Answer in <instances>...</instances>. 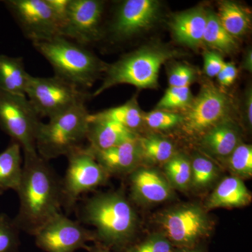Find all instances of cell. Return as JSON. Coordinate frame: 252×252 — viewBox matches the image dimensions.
<instances>
[{
	"label": "cell",
	"mask_w": 252,
	"mask_h": 252,
	"mask_svg": "<svg viewBox=\"0 0 252 252\" xmlns=\"http://www.w3.org/2000/svg\"><path fill=\"white\" fill-rule=\"evenodd\" d=\"M16 192L20 206L14 220L21 231L34 236L46 222L61 213V182L37 152L24 154L22 179Z\"/></svg>",
	"instance_id": "1"
},
{
	"label": "cell",
	"mask_w": 252,
	"mask_h": 252,
	"mask_svg": "<svg viewBox=\"0 0 252 252\" xmlns=\"http://www.w3.org/2000/svg\"><path fill=\"white\" fill-rule=\"evenodd\" d=\"M81 219L94 227L96 243L108 249L128 245L138 223L133 207L120 190L91 197L82 207Z\"/></svg>",
	"instance_id": "2"
},
{
	"label": "cell",
	"mask_w": 252,
	"mask_h": 252,
	"mask_svg": "<svg viewBox=\"0 0 252 252\" xmlns=\"http://www.w3.org/2000/svg\"><path fill=\"white\" fill-rule=\"evenodd\" d=\"M32 44L51 64L55 76L81 90L91 88L108 65L85 46L63 36Z\"/></svg>",
	"instance_id": "3"
},
{
	"label": "cell",
	"mask_w": 252,
	"mask_h": 252,
	"mask_svg": "<svg viewBox=\"0 0 252 252\" xmlns=\"http://www.w3.org/2000/svg\"><path fill=\"white\" fill-rule=\"evenodd\" d=\"M179 54L178 51L170 47L152 45L126 55L107 65L103 81L94 91V96L121 84H129L139 89H155L158 85L160 68Z\"/></svg>",
	"instance_id": "4"
},
{
	"label": "cell",
	"mask_w": 252,
	"mask_h": 252,
	"mask_svg": "<svg viewBox=\"0 0 252 252\" xmlns=\"http://www.w3.org/2000/svg\"><path fill=\"white\" fill-rule=\"evenodd\" d=\"M89 113L85 103H81L40 122L36 135V152L44 160L67 156L82 147L86 139Z\"/></svg>",
	"instance_id": "5"
},
{
	"label": "cell",
	"mask_w": 252,
	"mask_h": 252,
	"mask_svg": "<svg viewBox=\"0 0 252 252\" xmlns=\"http://www.w3.org/2000/svg\"><path fill=\"white\" fill-rule=\"evenodd\" d=\"M161 233L178 248H196L211 234L213 221L198 204L188 203L167 209L157 215Z\"/></svg>",
	"instance_id": "6"
},
{
	"label": "cell",
	"mask_w": 252,
	"mask_h": 252,
	"mask_svg": "<svg viewBox=\"0 0 252 252\" xmlns=\"http://www.w3.org/2000/svg\"><path fill=\"white\" fill-rule=\"evenodd\" d=\"M26 97L39 117H47L49 119L78 104L86 103L87 94L84 90L56 76H31L26 90Z\"/></svg>",
	"instance_id": "7"
},
{
	"label": "cell",
	"mask_w": 252,
	"mask_h": 252,
	"mask_svg": "<svg viewBox=\"0 0 252 252\" xmlns=\"http://www.w3.org/2000/svg\"><path fill=\"white\" fill-rule=\"evenodd\" d=\"M40 122L26 95L0 90V126L12 141L21 145L23 153L36 152V131Z\"/></svg>",
	"instance_id": "8"
},
{
	"label": "cell",
	"mask_w": 252,
	"mask_h": 252,
	"mask_svg": "<svg viewBox=\"0 0 252 252\" xmlns=\"http://www.w3.org/2000/svg\"><path fill=\"white\" fill-rule=\"evenodd\" d=\"M67 157V168L61 187L63 206L70 209L82 194L104 185L109 175L94 158L89 147H81Z\"/></svg>",
	"instance_id": "9"
},
{
	"label": "cell",
	"mask_w": 252,
	"mask_h": 252,
	"mask_svg": "<svg viewBox=\"0 0 252 252\" xmlns=\"http://www.w3.org/2000/svg\"><path fill=\"white\" fill-rule=\"evenodd\" d=\"M6 4L23 34L32 42L62 36V23L48 0H10Z\"/></svg>",
	"instance_id": "10"
},
{
	"label": "cell",
	"mask_w": 252,
	"mask_h": 252,
	"mask_svg": "<svg viewBox=\"0 0 252 252\" xmlns=\"http://www.w3.org/2000/svg\"><path fill=\"white\" fill-rule=\"evenodd\" d=\"M188 107L182 115V129L188 135H200L226 120L230 101L216 86L207 83Z\"/></svg>",
	"instance_id": "11"
},
{
	"label": "cell",
	"mask_w": 252,
	"mask_h": 252,
	"mask_svg": "<svg viewBox=\"0 0 252 252\" xmlns=\"http://www.w3.org/2000/svg\"><path fill=\"white\" fill-rule=\"evenodd\" d=\"M35 243L46 252H74L87 250L88 243H96L94 231L61 213L51 219L34 235Z\"/></svg>",
	"instance_id": "12"
},
{
	"label": "cell",
	"mask_w": 252,
	"mask_h": 252,
	"mask_svg": "<svg viewBox=\"0 0 252 252\" xmlns=\"http://www.w3.org/2000/svg\"><path fill=\"white\" fill-rule=\"evenodd\" d=\"M104 2L99 0H69L67 18L61 36L84 46L104 36Z\"/></svg>",
	"instance_id": "13"
},
{
	"label": "cell",
	"mask_w": 252,
	"mask_h": 252,
	"mask_svg": "<svg viewBox=\"0 0 252 252\" xmlns=\"http://www.w3.org/2000/svg\"><path fill=\"white\" fill-rule=\"evenodd\" d=\"M159 10L160 3L156 0L123 1L109 26L110 37L114 41H124L148 29L157 21Z\"/></svg>",
	"instance_id": "14"
},
{
	"label": "cell",
	"mask_w": 252,
	"mask_h": 252,
	"mask_svg": "<svg viewBox=\"0 0 252 252\" xmlns=\"http://www.w3.org/2000/svg\"><path fill=\"white\" fill-rule=\"evenodd\" d=\"M130 183L131 198L137 203H160L173 195L166 177L156 169L137 167L130 173Z\"/></svg>",
	"instance_id": "15"
},
{
	"label": "cell",
	"mask_w": 252,
	"mask_h": 252,
	"mask_svg": "<svg viewBox=\"0 0 252 252\" xmlns=\"http://www.w3.org/2000/svg\"><path fill=\"white\" fill-rule=\"evenodd\" d=\"M86 139L90 142L91 149L104 150L138 138L134 131L94 114H89L88 118Z\"/></svg>",
	"instance_id": "16"
},
{
	"label": "cell",
	"mask_w": 252,
	"mask_h": 252,
	"mask_svg": "<svg viewBox=\"0 0 252 252\" xmlns=\"http://www.w3.org/2000/svg\"><path fill=\"white\" fill-rule=\"evenodd\" d=\"M89 148L109 175L131 173L142 161L138 139L104 150Z\"/></svg>",
	"instance_id": "17"
},
{
	"label": "cell",
	"mask_w": 252,
	"mask_h": 252,
	"mask_svg": "<svg viewBox=\"0 0 252 252\" xmlns=\"http://www.w3.org/2000/svg\"><path fill=\"white\" fill-rule=\"evenodd\" d=\"M207 12L195 8L175 15L170 27L176 40L185 45L195 47L203 42L206 27Z\"/></svg>",
	"instance_id": "18"
},
{
	"label": "cell",
	"mask_w": 252,
	"mask_h": 252,
	"mask_svg": "<svg viewBox=\"0 0 252 252\" xmlns=\"http://www.w3.org/2000/svg\"><path fill=\"white\" fill-rule=\"evenodd\" d=\"M252 195L242 179L231 176L223 179L207 199L205 210L246 206Z\"/></svg>",
	"instance_id": "19"
},
{
	"label": "cell",
	"mask_w": 252,
	"mask_h": 252,
	"mask_svg": "<svg viewBox=\"0 0 252 252\" xmlns=\"http://www.w3.org/2000/svg\"><path fill=\"white\" fill-rule=\"evenodd\" d=\"M202 146L212 155L228 158L240 144V135L234 124L225 120L203 134Z\"/></svg>",
	"instance_id": "20"
},
{
	"label": "cell",
	"mask_w": 252,
	"mask_h": 252,
	"mask_svg": "<svg viewBox=\"0 0 252 252\" xmlns=\"http://www.w3.org/2000/svg\"><path fill=\"white\" fill-rule=\"evenodd\" d=\"M31 76L26 71L22 58L0 55V90L26 95Z\"/></svg>",
	"instance_id": "21"
},
{
	"label": "cell",
	"mask_w": 252,
	"mask_h": 252,
	"mask_svg": "<svg viewBox=\"0 0 252 252\" xmlns=\"http://www.w3.org/2000/svg\"><path fill=\"white\" fill-rule=\"evenodd\" d=\"M21 147L12 141L4 152L0 153V194L6 190H18L23 175Z\"/></svg>",
	"instance_id": "22"
},
{
	"label": "cell",
	"mask_w": 252,
	"mask_h": 252,
	"mask_svg": "<svg viewBox=\"0 0 252 252\" xmlns=\"http://www.w3.org/2000/svg\"><path fill=\"white\" fill-rule=\"evenodd\" d=\"M217 16L222 26L233 37L243 35L250 28V18L248 12L234 1L220 2Z\"/></svg>",
	"instance_id": "23"
},
{
	"label": "cell",
	"mask_w": 252,
	"mask_h": 252,
	"mask_svg": "<svg viewBox=\"0 0 252 252\" xmlns=\"http://www.w3.org/2000/svg\"><path fill=\"white\" fill-rule=\"evenodd\" d=\"M203 42L212 49L223 53L233 52L238 47L235 37L225 31L217 15L212 12H207Z\"/></svg>",
	"instance_id": "24"
},
{
	"label": "cell",
	"mask_w": 252,
	"mask_h": 252,
	"mask_svg": "<svg viewBox=\"0 0 252 252\" xmlns=\"http://www.w3.org/2000/svg\"><path fill=\"white\" fill-rule=\"evenodd\" d=\"M138 142L142 160L148 163H165L175 154L173 144L160 136H147Z\"/></svg>",
	"instance_id": "25"
},
{
	"label": "cell",
	"mask_w": 252,
	"mask_h": 252,
	"mask_svg": "<svg viewBox=\"0 0 252 252\" xmlns=\"http://www.w3.org/2000/svg\"><path fill=\"white\" fill-rule=\"evenodd\" d=\"M165 177L172 189L186 190L190 187L191 163L183 154H175L164 163Z\"/></svg>",
	"instance_id": "26"
},
{
	"label": "cell",
	"mask_w": 252,
	"mask_h": 252,
	"mask_svg": "<svg viewBox=\"0 0 252 252\" xmlns=\"http://www.w3.org/2000/svg\"><path fill=\"white\" fill-rule=\"evenodd\" d=\"M97 117L117 123L129 130L134 131L142 124V114L135 99L113 108L95 114Z\"/></svg>",
	"instance_id": "27"
},
{
	"label": "cell",
	"mask_w": 252,
	"mask_h": 252,
	"mask_svg": "<svg viewBox=\"0 0 252 252\" xmlns=\"http://www.w3.org/2000/svg\"><path fill=\"white\" fill-rule=\"evenodd\" d=\"M191 181L190 187L196 190H204L214 183L219 175V169L210 159L196 156L190 161Z\"/></svg>",
	"instance_id": "28"
},
{
	"label": "cell",
	"mask_w": 252,
	"mask_h": 252,
	"mask_svg": "<svg viewBox=\"0 0 252 252\" xmlns=\"http://www.w3.org/2000/svg\"><path fill=\"white\" fill-rule=\"evenodd\" d=\"M231 172L239 178H250L252 176V147L240 144L228 157Z\"/></svg>",
	"instance_id": "29"
},
{
	"label": "cell",
	"mask_w": 252,
	"mask_h": 252,
	"mask_svg": "<svg viewBox=\"0 0 252 252\" xmlns=\"http://www.w3.org/2000/svg\"><path fill=\"white\" fill-rule=\"evenodd\" d=\"M20 232L14 219L0 214V252L19 251Z\"/></svg>",
	"instance_id": "30"
},
{
	"label": "cell",
	"mask_w": 252,
	"mask_h": 252,
	"mask_svg": "<svg viewBox=\"0 0 252 252\" xmlns=\"http://www.w3.org/2000/svg\"><path fill=\"white\" fill-rule=\"evenodd\" d=\"M142 120L155 130H168L181 125L183 117L175 113L158 110L142 115Z\"/></svg>",
	"instance_id": "31"
},
{
	"label": "cell",
	"mask_w": 252,
	"mask_h": 252,
	"mask_svg": "<svg viewBox=\"0 0 252 252\" xmlns=\"http://www.w3.org/2000/svg\"><path fill=\"white\" fill-rule=\"evenodd\" d=\"M191 93L188 87H170L158 104L160 109L184 108L192 101Z\"/></svg>",
	"instance_id": "32"
},
{
	"label": "cell",
	"mask_w": 252,
	"mask_h": 252,
	"mask_svg": "<svg viewBox=\"0 0 252 252\" xmlns=\"http://www.w3.org/2000/svg\"><path fill=\"white\" fill-rule=\"evenodd\" d=\"M173 245L162 233L151 235L144 241L132 245L125 252H172Z\"/></svg>",
	"instance_id": "33"
},
{
	"label": "cell",
	"mask_w": 252,
	"mask_h": 252,
	"mask_svg": "<svg viewBox=\"0 0 252 252\" xmlns=\"http://www.w3.org/2000/svg\"><path fill=\"white\" fill-rule=\"evenodd\" d=\"M195 78L192 68L185 64L176 66L169 75L170 87H188Z\"/></svg>",
	"instance_id": "34"
},
{
	"label": "cell",
	"mask_w": 252,
	"mask_h": 252,
	"mask_svg": "<svg viewBox=\"0 0 252 252\" xmlns=\"http://www.w3.org/2000/svg\"><path fill=\"white\" fill-rule=\"evenodd\" d=\"M224 63L216 51H207L204 54V70L208 77H217Z\"/></svg>",
	"instance_id": "35"
},
{
	"label": "cell",
	"mask_w": 252,
	"mask_h": 252,
	"mask_svg": "<svg viewBox=\"0 0 252 252\" xmlns=\"http://www.w3.org/2000/svg\"><path fill=\"white\" fill-rule=\"evenodd\" d=\"M238 76V69L232 63H224L218 75L219 82L222 86H229L234 83Z\"/></svg>",
	"instance_id": "36"
},
{
	"label": "cell",
	"mask_w": 252,
	"mask_h": 252,
	"mask_svg": "<svg viewBox=\"0 0 252 252\" xmlns=\"http://www.w3.org/2000/svg\"><path fill=\"white\" fill-rule=\"evenodd\" d=\"M245 114H246L247 121L248 125L251 127L252 124V91H249L247 94L246 99H245Z\"/></svg>",
	"instance_id": "37"
},
{
	"label": "cell",
	"mask_w": 252,
	"mask_h": 252,
	"mask_svg": "<svg viewBox=\"0 0 252 252\" xmlns=\"http://www.w3.org/2000/svg\"><path fill=\"white\" fill-rule=\"evenodd\" d=\"M243 66L244 69L251 72L252 69V53L251 50L248 51L245 55V58H244Z\"/></svg>",
	"instance_id": "38"
},
{
	"label": "cell",
	"mask_w": 252,
	"mask_h": 252,
	"mask_svg": "<svg viewBox=\"0 0 252 252\" xmlns=\"http://www.w3.org/2000/svg\"><path fill=\"white\" fill-rule=\"evenodd\" d=\"M87 251L89 252H112L109 249L96 243L93 246H89Z\"/></svg>",
	"instance_id": "39"
},
{
	"label": "cell",
	"mask_w": 252,
	"mask_h": 252,
	"mask_svg": "<svg viewBox=\"0 0 252 252\" xmlns=\"http://www.w3.org/2000/svg\"><path fill=\"white\" fill-rule=\"evenodd\" d=\"M172 252H203L198 248H178L177 250H173Z\"/></svg>",
	"instance_id": "40"
}]
</instances>
